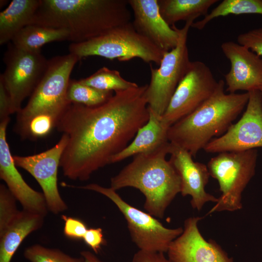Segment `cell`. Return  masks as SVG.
Returning a JSON list of instances; mask_svg holds the SVG:
<instances>
[{
    "label": "cell",
    "instance_id": "1",
    "mask_svg": "<svg viewBox=\"0 0 262 262\" xmlns=\"http://www.w3.org/2000/svg\"><path fill=\"white\" fill-rule=\"evenodd\" d=\"M147 87L115 92L96 106L69 103L56 126L67 137L60 163L65 176L87 180L130 144L149 119Z\"/></svg>",
    "mask_w": 262,
    "mask_h": 262
},
{
    "label": "cell",
    "instance_id": "2",
    "mask_svg": "<svg viewBox=\"0 0 262 262\" xmlns=\"http://www.w3.org/2000/svg\"><path fill=\"white\" fill-rule=\"evenodd\" d=\"M128 0H40L31 24L63 28L80 43L131 22Z\"/></svg>",
    "mask_w": 262,
    "mask_h": 262
},
{
    "label": "cell",
    "instance_id": "3",
    "mask_svg": "<svg viewBox=\"0 0 262 262\" xmlns=\"http://www.w3.org/2000/svg\"><path fill=\"white\" fill-rule=\"evenodd\" d=\"M248 99V92L226 93L225 82L220 80L210 98L169 127V142L195 156L215 137L227 131L246 106Z\"/></svg>",
    "mask_w": 262,
    "mask_h": 262
},
{
    "label": "cell",
    "instance_id": "4",
    "mask_svg": "<svg viewBox=\"0 0 262 262\" xmlns=\"http://www.w3.org/2000/svg\"><path fill=\"white\" fill-rule=\"evenodd\" d=\"M170 142L150 153L134 156L132 161L111 179L115 191L131 187L139 190L145 198L144 208L152 216L163 218L165 211L180 192V180L166 160Z\"/></svg>",
    "mask_w": 262,
    "mask_h": 262
},
{
    "label": "cell",
    "instance_id": "5",
    "mask_svg": "<svg viewBox=\"0 0 262 262\" xmlns=\"http://www.w3.org/2000/svg\"><path fill=\"white\" fill-rule=\"evenodd\" d=\"M70 53L79 59L89 56H99L111 60L129 61L138 58L147 63L159 65L164 51L139 33L132 22L114 28L87 41L71 43Z\"/></svg>",
    "mask_w": 262,
    "mask_h": 262
},
{
    "label": "cell",
    "instance_id": "6",
    "mask_svg": "<svg viewBox=\"0 0 262 262\" xmlns=\"http://www.w3.org/2000/svg\"><path fill=\"white\" fill-rule=\"evenodd\" d=\"M79 60L70 53L48 60L45 71L28 102L17 113V130L39 115L60 118L70 103L66 99L67 87L70 74Z\"/></svg>",
    "mask_w": 262,
    "mask_h": 262
},
{
    "label": "cell",
    "instance_id": "7",
    "mask_svg": "<svg viewBox=\"0 0 262 262\" xmlns=\"http://www.w3.org/2000/svg\"><path fill=\"white\" fill-rule=\"evenodd\" d=\"M257 156V150L252 149L221 152L210 159L207 165L210 176L218 182L221 195L208 214L242 208V193L255 175Z\"/></svg>",
    "mask_w": 262,
    "mask_h": 262
},
{
    "label": "cell",
    "instance_id": "8",
    "mask_svg": "<svg viewBox=\"0 0 262 262\" xmlns=\"http://www.w3.org/2000/svg\"><path fill=\"white\" fill-rule=\"evenodd\" d=\"M194 19L185 22L178 28L177 46L164 52L158 68L150 66L151 77L145 92L149 110L162 116L180 82L186 74L192 61L187 46V35Z\"/></svg>",
    "mask_w": 262,
    "mask_h": 262
},
{
    "label": "cell",
    "instance_id": "9",
    "mask_svg": "<svg viewBox=\"0 0 262 262\" xmlns=\"http://www.w3.org/2000/svg\"><path fill=\"white\" fill-rule=\"evenodd\" d=\"M79 188L101 194L116 205L123 215L131 240L139 250L167 253L171 243L183 232L182 227H165L155 217L126 202L111 187L90 183Z\"/></svg>",
    "mask_w": 262,
    "mask_h": 262
},
{
    "label": "cell",
    "instance_id": "10",
    "mask_svg": "<svg viewBox=\"0 0 262 262\" xmlns=\"http://www.w3.org/2000/svg\"><path fill=\"white\" fill-rule=\"evenodd\" d=\"M5 70L0 76L10 100L11 114L18 113L24 100L31 96L42 77L48 60L41 50L27 51L12 44L5 53Z\"/></svg>",
    "mask_w": 262,
    "mask_h": 262
},
{
    "label": "cell",
    "instance_id": "11",
    "mask_svg": "<svg viewBox=\"0 0 262 262\" xmlns=\"http://www.w3.org/2000/svg\"><path fill=\"white\" fill-rule=\"evenodd\" d=\"M218 85V81L206 64L200 61L191 62L161 120L170 127L201 105L214 93Z\"/></svg>",
    "mask_w": 262,
    "mask_h": 262
},
{
    "label": "cell",
    "instance_id": "12",
    "mask_svg": "<svg viewBox=\"0 0 262 262\" xmlns=\"http://www.w3.org/2000/svg\"><path fill=\"white\" fill-rule=\"evenodd\" d=\"M240 119L204 148L209 153L242 151L262 147V92L251 90Z\"/></svg>",
    "mask_w": 262,
    "mask_h": 262
},
{
    "label": "cell",
    "instance_id": "13",
    "mask_svg": "<svg viewBox=\"0 0 262 262\" xmlns=\"http://www.w3.org/2000/svg\"><path fill=\"white\" fill-rule=\"evenodd\" d=\"M67 137L63 134L58 142L51 148L41 153L27 156H14L16 167L29 172L41 187L48 210L58 214L67 209L58 190L57 174Z\"/></svg>",
    "mask_w": 262,
    "mask_h": 262
},
{
    "label": "cell",
    "instance_id": "14",
    "mask_svg": "<svg viewBox=\"0 0 262 262\" xmlns=\"http://www.w3.org/2000/svg\"><path fill=\"white\" fill-rule=\"evenodd\" d=\"M202 217L184 222L182 233L170 244L167 253L172 262H234L214 240H206L198 227Z\"/></svg>",
    "mask_w": 262,
    "mask_h": 262
},
{
    "label": "cell",
    "instance_id": "15",
    "mask_svg": "<svg viewBox=\"0 0 262 262\" xmlns=\"http://www.w3.org/2000/svg\"><path fill=\"white\" fill-rule=\"evenodd\" d=\"M169 154V161L180 180V193L183 196L191 197L192 207L199 211L208 202L216 203L218 197L205 190L210 177L207 165L195 162L188 151L171 143Z\"/></svg>",
    "mask_w": 262,
    "mask_h": 262
},
{
    "label": "cell",
    "instance_id": "16",
    "mask_svg": "<svg viewBox=\"0 0 262 262\" xmlns=\"http://www.w3.org/2000/svg\"><path fill=\"white\" fill-rule=\"evenodd\" d=\"M221 50L229 61L230 69L224 75L226 91L235 93L259 89L262 86V58L246 47L231 41L224 42Z\"/></svg>",
    "mask_w": 262,
    "mask_h": 262
},
{
    "label": "cell",
    "instance_id": "17",
    "mask_svg": "<svg viewBox=\"0 0 262 262\" xmlns=\"http://www.w3.org/2000/svg\"><path fill=\"white\" fill-rule=\"evenodd\" d=\"M10 117L0 123V177L23 210L46 216L48 208L43 193L31 188L16 168L6 139Z\"/></svg>",
    "mask_w": 262,
    "mask_h": 262
},
{
    "label": "cell",
    "instance_id": "18",
    "mask_svg": "<svg viewBox=\"0 0 262 262\" xmlns=\"http://www.w3.org/2000/svg\"><path fill=\"white\" fill-rule=\"evenodd\" d=\"M135 30L163 51L174 49L179 39L178 28L169 26L162 16L158 0H128Z\"/></svg>",
    "mask_w": 262,
    "mask_h": 262
},
{
    "label": "cell",
    "instance_id": "19",
    "mask_svg": "<svg viewBox=\"0 0 262 262\" xmlns=\"http://www.w3.org/2000/svg\"><path fill=\"white\" fill-rule=\"evenodd\" d=\"M148 111L149 117L147 123L138 130L132 141L125 148L111 158L110 164L137 154L154 152L169 143L168 132L170 126L161 120V116Z\"/></svg>",
    "mask_w": 262,
    "mask_h": 262
},
{
    "label": "cell",
    "instance_id": "20",
    "mask_svg": "<svg viewBox=\"0 0 262 262\" xmlns=\"http://www.w3.org/2000/svg\"><path fill=\"white\" fill-rule=\"evenodd\" d=\"M45 216L24 210L0 234V262H10L24 239L43 225Z\"/></svg>",
    "mask_w": 262,
    "mask_h": 262
},
{
    "label": "cell",
    "instance_id": "21",
    "mask_svg": "<svg viewBox=\"0 0 262 262\" xmlns=\"http://www.w3.org/2000/svg\"><path fill=\"white\" fill-rule=\"evenodd\" d=\"M40 0H13L0 13V45L12 41L22 28L30 25Z\"/></svg>",
    "mask_w": 262,
    "mask_h": 262
},
{
    "label": "cell",
    "instance_id": "22",
    "mask_svg": "<svg viewBox=\"0 0 262 262\" xmlns=\"http://www.w3.org/2000/svg\"><path fill=\"white\" fill-rule=\"evenodd\" d=\"M217 0H158L160 14L170 26L183 20L206 16Z\"/></svg>",
    "mask_w": 262,
    "mask_h": 262
},
{
    "label": "cell",
    "instance_id": "23",
    "mask_svg": "<svg viewBox=\"0 0 262 262\" xmlns=\"http://www.w3.org/2000/svg\"><path fill=\"white\" fill-rule=\"evenodd\" d=\"M69 32L63 28H54L35 24L27 25L19 31L12 40L16 48L27 51L41 50L47 43L68 41Z\"/></svg>",
    "mask_w": 262,
    "mask_h": 262
},
{
    "label": "cell",
    "instance_id": "24",
    "mask_svg": "<svg viewBox=\"0 0 262 262\" xmlns=\"http://www.w3.org/2000/svg\"><path fill=\"white\" fill-rule=\"evenodd\" d=\"M242 14L262 15V0H224L202 19L194 22L191 27L201 30L215 18Z\"/></svg>",
    "mask_w": 262,
    "mask_h": 262
},
{
    "label": "cell",
    "instance_id": "25",
    "mask_svg": "<svg viewBox=\"0 0 262 262\" xmlns=\"http://www.w3.org/2000/svg\"><path fill=\"white\" fill-rule=\"evenodd\" d=\"M80 82L98 90L119 91L135 87L138 85L124 79L119 71L103 66L90 76L79 80Z\"/></svg>",
    "mask_w": 262,
    "mask_h": 262
},
{
    "label": "cell",
    "instance_id": "26",
    "mask_svg": "<svg viewBox=\"0 0 262 262\" xmlns=\"http://www.w3.org/2000/svg\"><path fill=\"white\" fill-rule=\"evenodd\" d=\"M113 95V92L98 90L82 83L79 80H70L66 99L71 103L93 107L105 102Z\"/></svg>",
    "mask_w": 262,
    "mask_h": 262
},
{
    "label": "cell",
    "instance_id": "27",
    "mask_svg": "<svg viewBox=\"0 0 262 262\" xmlns=\"http://www.w3.org/2000/svg\"><path fill=\"white\" fill-rule=\"evenodd\" d=\"M24 257L31 262H84L83 258L72 257L61 250L36 244L26 248Z\"/></svg>",
    "mask_w": 262,
    "mask_h": 262
},
{
    "label": "cell",
    "instance_id": "28",
    "mask_svg": "<svg viewBox=\"0 0 262 262\" xmlns=\"http://www.w3.org/2000/svg\"><path fill=\"white\" fill-rule=\"evenodd\" d=\"M16 198L8 188L0 185V234L14 221L18 215Z\"/></svg>",
    "mask_w": 262,
    "mask_h": 262
},
{
    "label": "cell",
    "instance_id": "29",
    "mask_svg": "<svg viewBox=\"0 0 262 262\" xmlns=\"http://www.w3.org/2000/svg\"><path fill=\"white\" fill-rule=\"evenodd\" d=\"M237 43L255 52L262 58V28H256L240 33Z\"/></svg>",
    "mask_w": 262,
    "mask_h": 262
},
{
    "label": "cell",
    "instance_id": "30",
    "mask_svg": "<svg viewBox=\"0 0 262 262\" xmlns=\"http://www.w3.org/2000/svg\"><path fill=\"white\" fill-rule=\"evenodd\" d=\"M62 218L65 222L64 234L66 237L72 239H83L88 229L84 222L65 215H62Z\"/></svg>",
    "mask_w": 262,
    "mask_h": 262
},
{
    "label": "cell",
    "instance_id": "31",
    "mask_svg": "<svg viewBox=\"0 0 262 262\" xmlns=\"http://www.w3.org/2000/svg\"><path fill=\"white\" fill-rule=\"evenodd\" d=\"M82 239L96 253H98L101 246L106 243L100 228L88 229Z\"/></svg>",
    "mask_w": 262,
    "mask_h": 262
},
{
    "label": "cell",
    "instance_id": "32",
    "mask_svg": "<svg viewBox=\"0 0 262 262\" xmlns=\"http://www.w3.org/2000/svg\"><path fill=\"white\" fill-rule=\"evenodd\" d=\"M132 262H172L164 253L139 250L133 255Z\"/></svg>",
    "mask_w": 262,
    "mask_h": 262
},
{
    "label": "cell",
    "instance_id": "33",
    "mask_svg": "<svg viewBox=\"0 0 262 262\" xmlns=\"http://www.w3.org/2000/svg\"><path fill=\"white\" fill-rule=\"evenodd\" d=\"M10 100L3 82L0 79V120L9 117Z\"/></svg>",
    "mask_w": 262,
    "mask_h": 262
},
{
    "label": "cell",
    "instance_id": "34",
    "mask_svg": "<svg viewBox=\"0 0 262 262\" xmlns=\"http://www.w3.org/2000/svg\"><path fill=\"white\" fill-rule=\"evenodd\" d=\"M81 255L84 262H103L89 251H82L81 252Z\"/></svg>",
    "mask_w": 262,
    "mask_h": 262
},
{
    "label": "cell",
    "instance_id": "35",
    "mask_svg": "<svg viewBox=\"0 0 262 262\" xmlns=\"http://www.w3.org/2000/svg\"><path fill=\"white\" fill-rule=\"evenodd\" d=\"M262 92V86L259 89Z\"/></svg>",
    "mask_w": 262,
    "mask_h": 262
}]
</instances>
